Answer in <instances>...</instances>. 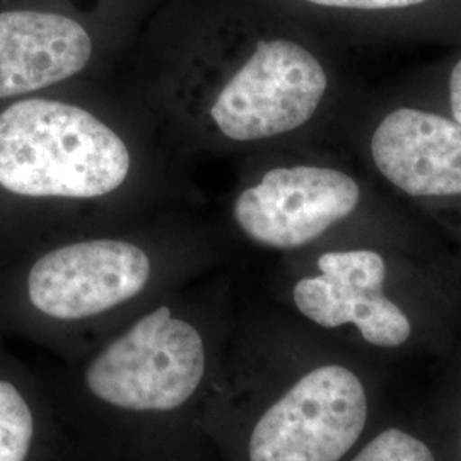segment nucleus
I'll list each match as a JSON object with an SVG mask.
<instances>
[{
    "instance_id": "obj_11",
    "label": "nucleus",
    "mask_w": 461,
    "mask_h": 461,
    "mask_svg": "<svg viewBox=\"0 0 461 461\" xmlns=\"http://www.w3.org/2000/svg\"><path fill=\"white\" fill-rule=\"evenodd\" d=\"M352 461H434L428 446L411 434L388 429L378 434Z\"/></svg>"
},
{
    "instance_id": "obj_10",
    "label": "nucleus",
    "mask_w": 461,
    "mask_h": 461,
    "mask_svg": "<svg viewBox=\"0 0 461 461\" xmlns=\"http://www.w3.org/2000/svg\"><path fill=\"white\" fill-rule=\"evenodd\" d=\"M36 436L33 405L16 383L0 379V461H30Z\"/></svg>"
},
{
    "instance_id": "obj_6",
    "label": "nucleus",
    "mask_w": 461,
    "mask_h": 461,
    "mask_svg": "<svg viewBox=\"0 0 461 461\" xmlns=\"http://www.w3.org/2000/svg\"><path fill=\"white\" fill-rule=\"evenodd\" d=\"M359 200V185L342 171L314 166L277 167L238 197L234 219L251 241L294 249L352 214Z\"/></svg>"
},
{
    "instance_id": "obj_12",
    "label": "nucleus",
    "mask_w": 461,
    "mask_h": 461,
    "mask_svg": "<svg viewBox=\"0 0 461 461\" xmlns=\"http://www.w3.org/2000/svg\"><path fill=\"white\" fill-rule=\"evenodd\" d=\"M318 5L327 7H344V9H400V7H411L428 0H306Z\"/></svg>"
},
{
    "instance_id": "obj_2",
    "label": "nucleus",
    "mask_w": 461,
    "mask_h": 461,
    "mask_svg": "<svg viewBox=\"0 0 461 461\" xmlns=\"http://www.w3.org/2000/svg\"><path fill=\"white\" fill-rule=\"evenodd\" d=\"M129 167L123 140L79 106L26 99L0 115V185L16 195L103 197Z\"/></svg>"
},
{
    "instance_id": "obj_13",
    "label": "nucleus",
    "mask_w": 461,
    "mask_h": 461,
    "mask_svg": "<svg viewBox=\"0 0 461 461\" xmlns=\"http://www.w3.org/2000/svg\"><path fill=\"white\" fill-rule=\"evenodd\" d=\"M449 98H451V112L455 120L461 125V60L455 66L449 79Z\"/></svg>"
},
{
    "instance_id": "obj_9",
    "label": "nucleus",
    "mask_w": 461,
    "mask_h": 461,
    "mask_svg": "<svg viewBox=\"0 0 461 461\" xmlns=\"http://www.w3.org/2000/svg\"><path fill=\"white\" fill-rule=\"evenodd\" d=\"M93 43L70 17L9 11L0 14V99L62 83L87 66Z\"/></svg>"
},
{
    "instance_id": "obj_5",
    "label": "nucleus",
    "mask_w": 461,
    "mask_h": 461,
    "mask_svg": "<svg viewBox=\"0 0 461 461\" xmlns=\"http://www.w3.org/2000/svg\"><path fill=\"white\" fill-rule=\"evenodd\" d=\"M152 277L148 253L131 241L89 240L51 249L34 262L28 297L55 321L81 323L140 296Z\"/></svg>"
},
{
    "instance_id": "obj_7",
    "label": "nucleus",
    "mask_w": 461,
    "mask_h": 461,
    "mask_svg": "<svg viewBox=\"0 0 461 461\" xmlns=\"http://www.w3.org/2000/svg\"><path fill=\"white\" fill-rule=\"evenodd\" d=\"M320 274L294 285L299 313L323 329L356 325L364 340L398 347L411 337V321L383 294L386 265L376 251H331L318 258Z\"/></svg>"
},
{
    "instance_id": "obj_1",
    "label": "nucleus",
    "mask_w": 461,
    "mask_h": 461,
    "mask_svg": "<svg viewBox=\"0 0 461 461\" xmlns=\"http://www.w3.org/2000/svg\"><path fill=\"white\" fill-rule=\"evenodd\" d=\"M222 363L161 304L74 363L68 415L81 461H215L205 413Z\"/></svg>"
},
{
    "instance_id": "obj_4",
    "label": "nucleus",
    "mask_w": 461,
    "mask_h": 461,
    "mask_svg": "<svg viewBox=\"0 0 461 461\" xmlns=\"http://www.w3.org/2000/svg\"><path fill=\"white\" fill-rule=\"evenodd\" d=\"M327 74L310 51L287 40L260 41L215 99L211 116L232 140L291 132L313 116Z\"/></svg>"
},
{
    "instance_id": "obj_3",
    "label": "nucleus",
    "mask_w": 461,
    "mask_h": 461,
    "mask_svg": "<svg viewBox=\"0 0 461 461\" xmlns=\"http://www.w3.org/2000/svg\"><path fill=\"white\" fill-rule=\"evenodd\" d=\"M363 383L339 364L316 366L255 415L243 461H340L363 434Z\"/></svg>"
},
{
    "instance_id": "obj_8",
    "label": "nucleus",
    "mask_w": 461,
    "mask_h": 461,
    "mask_svg": "<svg viewBox=\"0 0 461 461\" xmlns=\"http://www.w3.org/2000/svg\"><path fill=\"white\" fill-rule=\"evenodd\" d=\"M379 173L412 197L461 195V125L456 120L402 108L373 135Z\"/></svg>"
}]
</instances>
